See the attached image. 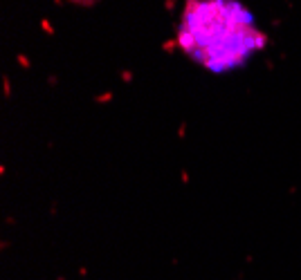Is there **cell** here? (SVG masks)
I'll list each match as a JSON object with an SVG mask.
<instances>
[{"label": "cell", "instance_id": "6da1fadb", "mask_svg": "<svg viewBox=\"0 0 301 280\" xmlns=\"http://www.w3.org/2000/svg\"><path fill=\"white\" fill-rule=\"evenodd\" d=\"M180 27L193 36L189 58L209 72L243 67L249 54L265 50L268 34L252 25V14L236 0H187Z\"/></svg>", "mask_w": 301, "mask_h": 280}, {"label": "cell", "instance_id": "7a4b0ae2", "mask_svg": "<svg viewBox=\"0 0 301 280\" xmlns=\"http://www.w3.org/2000/svg\"><path fill=\"white\" fill-rule=\"evenodd\" d=\"M41 27L45 29V34H50V36H52V34H54V25L50 23V20H47V18H43V20H41Z\"/></svg>", "mask_w": 301, "mask_h": 280}, {"label": "cell", "instance_id": "3957f363", "mask_svg": "<svg viewBox=\"0 0 301 280\" xmlns=\"http://www.w3.org/2000/svg\"><path fill=\"white\" fill-rule=\"evenodd\" d=\"M162 47H164V52H169V54H171V52H175V47H178V41H175V38H173V41H166Z\"/></svg>", "mask_w": 301, "mask_h": 280}, {"label": "cell", "instance_id": "277c9868", "mask_svg": "<svg viewBox=\"0 0 301 280\" xmlns=\"http://www.w3.org/2000/svg\"><path fill=\"white\" fill-rule=\"evenodd\" d=\"M68 2H76V5H81V7H92L99 0H68Z\"/></svg>", "mask_w": 301, "mask_h": 280}, {"label": "cell", "instance_id": "5b68a950", "mask_svg": "<svg viewBox=\"0 0 301 280\" xmlns=\"http://www.w3.org/2000/svg\"><path fill=\"white\" fill-rule=\"evenodd\" d=\"M164 7H166V9H169V11H173V7H175V0H166V2H164Z\"/></svg>", "mask_w": 301, "mask_h": 280}, {"label": "cell", "instance_id": "8992f818", "mask_svg": "<svg viewBox=\"0 0 301 280\" xmlns=\"http://www.w3.org/2000/svg\"><path fill=\"white\" fill-rule=\"evenodd\" d=\"M63 2H66V0H54V5H59V7H61Z\"/></svg>", "mask_w": 301, "mask_h": 280}]
</instances>
